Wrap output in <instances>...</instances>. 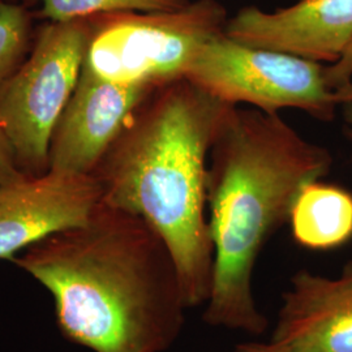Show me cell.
Returning a JSON list of instances; mask_svg holds the SVG:
<instances>
[{
  "instance_id": "cell-5",
  "label": "cell",
  "mask_w": 352,
  "mask_h": 352,
  "mask_svg": "<svg viewBox=\"0 0 352 352\" xmlns=\"http://www.w3.org/2000/svg\"><path fill=\"white\" fill-rule=\"evenodd\" d=\"M90 39L89 19L36 29L25 60L0 87V124L20 170L49 173L51 136L75 91Z\"/></svg>"
},
{
  "instance_id": "cell-6",
  "label": "cell",
  "mask_w": 352,
  "mask_h": 352,
  "mask_svg": "<svg viewBox=\"0 0 352 352\" xmlns=\"http://www.w3.org/2000/svg\"><path fill=\"white\" fill-rule=\"evenodd\" d=\"M184 77L222 101L245 103L264 113L298 109L330 122L340 106L327 87L322 64L251 47L226 33L202 46Z\"/></svg>"
},
{
  "instance_id": "cell-13",
  "label": "cell",
  "mask_w": 352,
  "mask_h": 352,
  "mask_svg": "<svg viewBox=\"0 0 352 352\" xmlns=\"http://www.w3.org/2000/svg\"><path fill=\"white\" fill-rule=\"evenodd\" d=\"M25 4L0 0V87L25 60L36 29Z\"/></svg>"
},
{
  "instance_id": "cell-15",
  "label": "cell",
  "mask_w": 352,
  "mask_h": 352,
  "mask_svg": "<svg viewBox=\"0 0 352 352\" xmlns=\"http://www.w3.org/2000/svg\"><path fill=\"white\" fill-rule=\"evenodd\" d=\"M325 80L331 90L351 82L352 81V42L343 52L340 60L325 67Z\"/></svg>"
},
{
  "instance_id": "cell-18",
  "label": "cell",
  "mask_w": 352,
  "mask_h": 352,
  "mask_svg": "<svg viewBox=\"0 0 352 352\" xmlns=\"http://www.w3.org/2000/svg\"><path fill=\"white\" fill-rule=\"evenodd\" d=\"M336 91V97L340 104L343 103H352V81L340 87V88L334 90Z\"/></svg>"
},
{
  "instance_id": "cell-3",
  "label": "cell",
  "mask_w": 352,
  "mask_h": 352,
  "mask_svg": "<svg viewBox=\"0 0 352 352\" xmlns=\"http://www.w3.org/2000/svg\"><path fill=\"white\" fill-rule=\"evenodd\" d=\"M327 149L304 139L279 113L234 106L209 153L206 202L213 243L212 287L204 321L261 336L267 318L253 295L265 243L289 221L304 186L327 176Z\"/></svg>"
},
{
  "instance_id": "cell-9",
  "label": "cell",
  "mask_w": 352,
  "mask_h": 352,
  "mask_svg": "<svg viewBox=\"0 0 352 352\" xmlns=\"http://www.w3.org/2000/svg\"><path fill=\"white\" fill-rule=\"evenodd\" d=\"M227 37L316 63H336L352 42V0H300L269 12L244 7L228 19Z\"/></svg>"
},
{
  "instance_id": "cell-17",
  "label": "cell",
  "mask_w": 352,
  "mask_h": 352,
  "mask_svg": "<svg viewBox=\"0 0 352 352\" xmlns=\"http://www.w3.org/2000/svg\"><path fill=\"white\" fill-rule=\"evenodd\" d=\"M342 106V118L344 123V132L352 139V103H343Z\"/></svg>"
},
{
  "instance_id": "cell-1",
  "label": "cell",
  "mask_w": 352,
  "mask_h": 352,
  "mask_svg": "<svg viewBox=\"0 0 352 352\" xmlns=\"http://www.w3.org/2000/svg\"><path fill=\"white\" fill-rule=\"evenodd\" d=\"M11 261L49 289L64 337L93 352H166L184 327L171 252L146 221L106 202Z\"/></svg>"
},
{
  "instance_id": "cell-11",
  "label": "cell",
  "mask_w": 352,
  "mask_h": 352,
  "mask_svg": "<svg viewBox=\"0 0 352 352\" xmlns=\"http://www.w3.org/2000/svg\"><path fill=\"white\" fill-rule=\"evenodd\" d=\"M289 222L304 248H338L352 238V193L321 180L308 183L294 201Z\"/></svg>"
},
{
  "instance_id": "cell-16",
  "label": "cell",
  "mask_w": 352,
  "mask_h": 352,
  "mask_svg": "<svg viewBox=\"0 0 352 352\" xmlns=\"http://www.w3.org/2000/svg\"><path fill=\"white\" fill-rule=\"evenodd\" d=\"M231 352H283L274 343L269 342H247L240 343Z\"/></svg>"
},
{
  "instance_id": "cell-7",
  "label": "cell",
  "mask_w": 352,
  "mask_h": 352,
  "mask_svg": "<svg viewBox=\"0 0 352 352\" xmlns=\"http://www.w3.org/2000/svg\"><path fill=\"white\" fill-rule=\"evenodd\" d=\"M155 88L115 82L84 65L51 136L49 171L91 175L129 116Z\"/></svg>"
},
{
  "instance_id": "cell-8",
  "label": "cell",
  "mask_w": 352,
  "mask_h": 352,
  "mask_svg": "<svg viewBox=\"0 0 352 352\" xmlns=\"http://www.w3.org/2000/svg\"><path fill=\"white\" fill-rule=\"evenodd\" d=\"M101 201L91 175L49 171L0 184V260L11 261L39 240L84 225Z\"/></svg>"
},
{
  "instance_id": "cell-10",
  "label": "cell",
  "mask_w": 352,
  "mask_h": 352,
  "mask_svg": "<svg viewBox=\"0 0 352 352\" xmlns=\"http://www.w3.org/2000/svg\"><path fill=\"white\" fill-rule=\"evenodd\" d=\"M270 342L283 352H352V263L337 278H291Z\"/></svg>"
},
{
  "instance_id": "cell-2",
  "label": "cell",
  "mask_w": 352,
  "mask_h": 352,
  "mask_svg": "<svg viewBox=\"0 0 352 352\" xmlns=\"http://www.w3.org/2000/svg\"><path fill=\"white\" fill-rule=\"evenodd\" d=\"M234 106L187 77L162 84L129 116L91 173L102 201L139 215L162 238L188 308L205 305L210 294L208 161Z\"/></svg>"
},
{
  "instance_id": "cell-4",
  "label": "cell",
  "mask_w": 352,
  "mask_h": 352,
  "mask_svg": "<svg viewBox=\"0 0 352 352\" xmlns=\"http://www.w3.org/2000/svg\"><path fill=\"white\" fill-rule=\"evenodd\" d=\"M84 65L122 84L162 85L184 77L205 43L226 33L219 0H190L173 11H122L89 17Z\"/></svg>"
},
{
  "instance_id": "cell-14",
  "label": "cell",
  "mask_w": 352,
  "mask_h": 352,
  "mask_svg": "<svg viewBox=\"0 0 352 352\" xmlns=\"http://www.w3.org/2000/svg\"><path fill=\"white\" fill-rule=\"evenodd\" d=\"M26 176L19 167L12 145L0 124V184L12 183Z\"/></svg>"
},
{
  "instance_id": "cell-12",
  "label": "cell",
  "mask_w": 352,
  "mask_h": 352,
  "mask_svg": "<svg viewBox=\"0 0 352 352\" xmlns=\"http://www.w3.org/2000/svg\"><path fill=\"white\" fill-rule=\"evenodd\" d=\"M29 4H39L38 16L54 23H65L78 19H89L102 13L122 11H173L184 7L190 0H10Z\"/></svg>"
}]
</instances>
